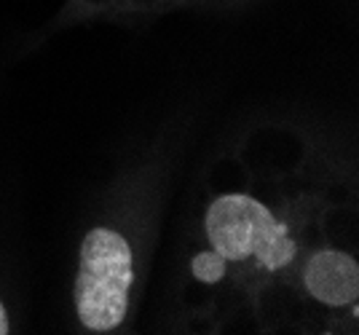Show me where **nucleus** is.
<instances>
[{
	"instance_id": "1",
	"label": "nucleus",
	"mask_w": 359,
	"mask_h": 335,
	"mask_svg": "<svg viewBox=\"0 0 359 335\" xmlns=\"http://www.w3.org/2000/svg\"><path fill=\"white\" fill-rule=\"evenodd\" d=\"M135 282L132 247L110 228H94L81 244V266L75 279V308L91 333L116 330L129 308Z\"/></svg>"
},
{
	"instance_id": "3",
	"label": "nucleus",
	"mask_w": 359,
	"mask_h": 335,
	"mask_svg": "<svg viewBox=\"0 0 359 335\" xmlns=\"http://www.w3.org/2000/svg\"><path fill=\"white\" fill-rule=\"evenodd\" d=\"M306 289L327 306H351L359 295L357 260L338 249H322L309 260L303 274Z\"/></svg>"
},
{
	"instance_id": "5",
	"label": "nucleus",
	"mask_w": 359,
	"mask_h": 335,
	"mask_svg": "<svg viewBox=\"0 0 359 335\" xmlns=\"http://www.w3.org/2000/svg\"><path fill=\"white\" fill-rule=\"evenodd\" d=\"M8 333V317H6V308H3V303H0V335Z\"/></svg>"
},
{
	"instance_id": "4",
	"label": "nucleus",
	"mask_w": 359,
	"mask_h": 335,
	"mask_svg": "<svg viewBox=\"0 0 359 335\" xmlns=\"http://www.w3.org/2000/svg\"><path fill=\"white\" fill-rule=\"evenodd\" d=\"M225 268H228V260L220 255V252H198L191 263V271L198 282H204V285H215V282H220L225 276Z\"/></svg>"
},
{
	"instance_id": "2",
	"label": "nucleus",
	"mask_w": 359,
	"mask_h": 335,
	"mask_svg": "<svg viewBox=\"0 0 359 335\" xmlns=\"http://www.w3.org/2000/svg\"><path fill=\"white\" fill-rule=\"evenodd\" d=\"M207 236L225 260L257 258L266 268H285L298 255L287 226L250 196L231 193L212 201L207 212Z\"/></svg>"
}]
</instances>
